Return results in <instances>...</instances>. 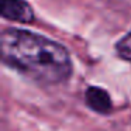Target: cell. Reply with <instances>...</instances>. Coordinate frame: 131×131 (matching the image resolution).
<instances>
[{"label": "cell", "instance_id": "obj_1", "mask_svg": "<svg viewBox=\"0 0 131 131\" xmlns=\"http://www.w3.org/2000/svg\"><path fill=\"white\" fill-rule=\"evenodd\" d=\"M0 51L4 65L37 83L59 85L72 76L73 65L68 49L28 30L4 28Z\"/></svg>", "mask_w": 131, "mask_h": 131}, {"label": "cell", "instance_id": "obj_2", "mask_svg": "<svg viewBox=\"0 0 131 131\" xmlns=\"http://www.w3.org/2000/svg\"><path fill=\"white\" fill-rule=\"evenodd\" d=\"M2 17L16 23L30 24L35 20L32 7L27 0H2Z\"/></svg>", "mask_w": 131, "mask_h": 131}, {"label": "cell", "instance_id": "obj_3", "mask_svg": "<svg viewBox=\"0 0 131 131\" xmlns=\"http://www.w3.org/2000/svg\"><path fill=\"white\" fill-rule=\"evenodd\" d=\"M85 102L90 110L99 114H110L113 104H111L110 94L102 88L89 86L85 93Z\"/></svg>", "mask_w": 131, "mask_h": 131}, {"label": "cell", "instance_id": "obj_4", "mask_svg": "<svg viewBox=\"0 0 131 131\" xmlns=\"http://www.w3.org/2000/svg\"><path fill=\"white\" fill-rule=\"evenodd\" d=\"M116 54L120 59L131 62V30L116 42Z\"/></svg>", "mask_w": 131, "mask_h": 131}]
</instances>
